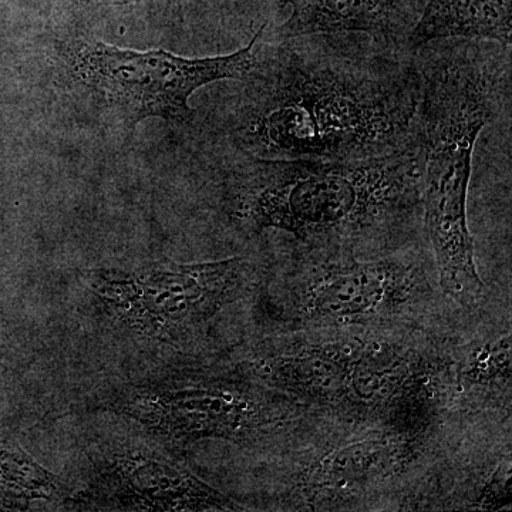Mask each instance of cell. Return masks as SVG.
<instances>
[{"label": "cell", "mask_w": 512, "mask_h": 512, "mask_svg": "<svg viewBox=\"0 0 512 512\" xmlns=\"http://www.w3.org/2000/svg\"><path fill=\"white\" fill-rule=\"evenodd\" d=\"M272 256H237L205 264L158 262L133 274L92 271L93 286L104 298L123 308H138L146 318L165 326L207 323L244 295L245 289L264 281Z\"/></svg>", "instance_id": "cell-7"}, {"label": "cell", "mask_w": 512, "mask_h": 512, "mask_svg": "<svg viewBox=\"0 0 512 512\" xmlns=\"http://www.w3.org/2000/svg\"><path fill=\"white\" fill-rule=\"evenodd\" d=\"M444 39L488 40L511 46L512 0H429L409 49Z\"/></svg>", "instance_id": "cell-10"}, {"label": "cell", "mask_w": 512, "mask_h": 512, "mask_svg": "<svg viewBox=\"0 0 512 512\" xmlns=\"http://www.w3.org/2000/svg\"><path fill=\"white\" fill-rule=\"evenodd\" d=\"M429 0H282L289 18L275 39L315 33H362L382 45L409 49ZM413 52V50H412Z\"/></svg>", "instance_id": "cell-9"}, {"label": "cell", "mask_w": 512, "mask_h": 512, "mask_svg": "<svg viewBox=\"0 0 512 512\" xmlns=\"http://www.w3.org/2000/svg\"><path fill=\"white\" fill-rule=\"evenodd\" d=\"M485 305V303H484ZM478 311V326H471V311L461 313L451 332L454 369V412L473 426H510L512 338L510 315L501 325Z\"/></svg>", "instance_id": "cell-8"}, {"label": "cell", "mask_w": 512, "mask_h": 512, "mask_svg": "<svg viewBox=\"0 0 512 512\" xmlns=\"http://www.w3.org/2000/svg\"><path fill=\"white\" fill-rule=\"evenodd\" d=\"M220 148L214 174L229 220L316 251L386 254L424 238L421 137L386 156L271 160Z\"/></svg>", "instance_id": "cell-2"}, {"label": "cell", "mask_w": 512, "mask_h": 512, "mask_svg": "<svg viewBox=\"0 0 512 512\" xmlns=\"http://www.w3.org/2000/svg\"><path fill=\"white\" fill-rule=\"evenodd\" d=\"M265 23L247 47L231 55L187 59L165 50L121 49L96 39L86 28L67 26L56 33L50 57L57 82L106 126L130 136L147 119L191 128L192 94L207 84L241 80L255 63V45Z\"/></svg>", "instance_id": "cell-6"}, {"label": "cell", "mask_w": 512, "mask_h": 512, "mask_svg": "<svg viewBox=\"0 0 512 512\" xmlns=\"http://www.w3.org/2000/svg\"><path fill=\"white\" fill-rule=\"evenodd\" d=\"M156 2L168 3V5H173V3L180 2V0H156Z\"/></svg>", "instance_id": "cell-12"}, {"label": "cell", "mask_w": 512, "mask_h": 512, "mask_svg": "<svg viewBox=\"0 0 512 512\" xmlns=\"http://www.w3.org/2000/svg\"><path fill=\"white\" fill-rule=\"evenodd\" d=\"M470 426L333 427L288 448L286 511L444 510Z\"/></svg>", "instance_id": "cell-4"}, {"label": "cell", "mask_w": 512, "mask_h": 512, "mask_svg": "<svg viewBox=\"0 0 512 512\" xmlns=\"http://www.w3.org/2000/svg\"><path fill=\"white\" fill-rule=\"evenodd\" d=\"M259 39L251 72L217 117L218 147L271 160L353 161L420 137L412 50L362 33Z\"/></svg>", "instance_id": "cell-1"}, {"label": "cell", "mask_w": 512, "mask_h": 512, "mask_svg": "<svg viewBox=\"0 0 512 512\" xmlns=\"http://www.w3.org/2000/svg\"><path fill=\"white\" fill-rule=\"evenodd\" d=\"M421 76L423 234L444 298L461 311L487 301L468 228V188L477 138L510 110L511 46L434 40L414 50Z\"/></svg>", "instance_id": "cell-3"}, {"label": "cell", "mask_w": 512, "mask_h": 512, "mask_svg": "<svg viewBox=\"0 0 512 512\" xmlns=\"http://www.w3.org/2000/svg\"><path fill=\"white\" fill-rule=\"evenodd\" d=\"M64 9L70 15L72 26H86L87 19H92L94 13L103 8L104 3L93 2V0H62Z\"/></svg>", "instance_id": "cell-11"}, {"label": "cell", "mask_w": 512, "mask_h": 512, "mask_svg": "<svg viewBox=\"0 0 512 512\" xmlns=\"http://www.w3.org/2000/svg\"><path fill=\"white\" fill-rule=\"evenodd\" d=\"M265 282L275 330L436 328L463 312L441 293L426 238L375 256L288 245Z\"/></svg>", "instance_id": "cell-5"}]
</instances>
